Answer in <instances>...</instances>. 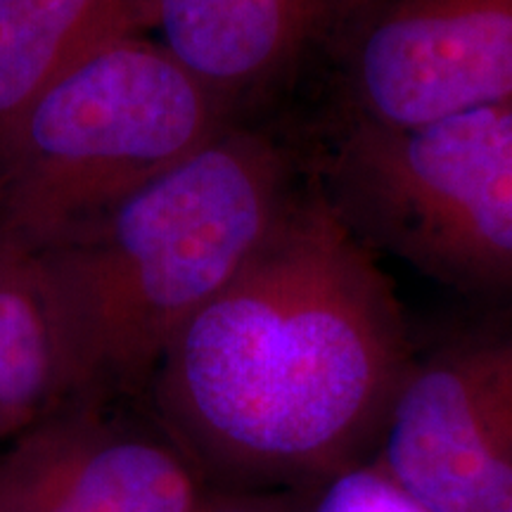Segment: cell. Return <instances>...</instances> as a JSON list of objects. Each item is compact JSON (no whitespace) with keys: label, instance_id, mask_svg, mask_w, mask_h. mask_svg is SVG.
Wrapping results in <instances>:
<instances>
[{"label":"cell","instance_id":"cell-9","mask_svg":"<svg viewBox=\"0 0 512 512\" xmlns=\"http://www.w3.org/2000/svg\"><path fill=\"white\" fill-rule=\"evenodd\" d=\"M147 29L150 0H0V128L93 50Z\"/></svg>","mask_w":512,"mask_h":512},{"label":"cell","instance_id":"cell-11","mask_svg":"<svg viewBox=\"0 0 512 512\" xmlns=\"http://www.w3.org/2000/svg\"><path fill=\"white\" fill-rule=\"evenodd\" d=\"M302 512H430L382 460L368 456L302 491Z\"/></svg>","mask_w":512,"mask_h":512},{"label":"cell","instance_id":"cell-10","mask_svg":"<svg viewBox=\"0 0 512 512\" xmlns=\"http://www.w3.org/2000/svg\"><path fill=\"white\" fill-rule=\"evenodd\" d=\"M69 401L60 328L36 256L0 242V444L24 437Z\"/></svg>","mask_w":512,"mask_h":512},{"label":"cell","instance_id":"cell-8","mask_svg":"<svg viewBox=\"0 0 512 512\" xmlns=\"http://www.w3.org/2000/svg\"><path fill=\"white\" fill-rule=\"evenodd\" d=\"M347 0H150L162 46L238 121L328 48ZM147 29V31H150Z\"/></svg>","mask_w":512,"mask_h":512},{"label":"cell","instance_id":"cell-2","mask_svg":"<svg viewBox=\"0 0 512 512\" xmlns=\"http://www.w3.org/2000/svg\"><path fill=\"white\" fill-rule=\"evenodd\" d=\"M297 195L283 147L233 121L34 252L60 328L69 406L147 392L171 339L238 278Z\"/></svg>","mask_w":512,"mask_h":512},{"label":"cell","instance_id":"cell-4","mask_svg":"<svg viewBox=\"0 0 512 512\" xmlns=\"http://www.w3.org/2000/svg\"><path fill=\"white\" fill-rule=\"evenodd\" d=\"M320 190L373 252L512 297V102L413 128L337 124Z\"/></svg>","mask_w":512,"mask_h":512},{"label":"cell","instance_id":"cell-12","mask_svg":"<svg viewBox=\"0 0 512 512\" xmlns=\"http://www.w3.org/2000/svg\"><path fill=\"white\" fill-rule=\"evenodd\" d=\"M204 512H302V491L297 494H228L211 496Z\"/></svg>","mask_w":512,"mask_h":512},{"label":"cell","instance_id":"cell-3","mask_svg":"<svg viewBox=\"0 0 512 512\" xmlns=\"http://www.w3.org/2000/svg\"><path fill=\"white\" fill-rule=\"evenodd\" d=\"M228 124L155 36L114 38L0 128V242L38 252Z\"/></svg>","mask_w":512,"mask_h":512},{"label":"cell","instance_id":"cell-5","mask_svg":"<svg viewBox=\"0 0 512 512\" xmlns=\"http://www.w3.org/2000/svg\"><path fill=\"white\" fill-rule=\"evenodd\" d=\"M337 124L413 128L512 102V0H347Z\"/></svg>","mask_w":512,"mask_h":512},{"label":"cell","instance_id":"cell-6","mask_svg":"<svg viewBox=\"0 0 512 512\" xmlns=\"http://www.w3.org/2000/svg\"><path fill=\"white\" fill-rule=\"evenodd\" d=\"M375 456L430 512H512V323L415 361Z\"/></svg>","mask_w":512,"mask_h":512},{"label":"cell","instance_id":"cell-1","mask_svg":"<svg viewBox=\"0 0 512 512\" xmlns=\"http://www.w3.org/2000/svg\"><path fill=\"white\" fill-rule=\"evenodd\" d=\"M415 358L375 252L323 190L178 330L150 415L216 494L306 491L380 446Z\"/></svg>","mask_w":512,"mask_h":512},{"label":"cell","instance_id":"cell-7","mask_svg":"<svg viewBox=\"0 0 512 512\" xmlns=\"http://www.w3.org/2000/svg\"><path fill=\"white\" fill-rule=\"evenodd\" d=\"M214 496L192 460L150 415L128 422L107 406H64L0 458V508L67 512H204Z\"/></svg>","mask_w":512,"mask_h":512}]
</instances>
